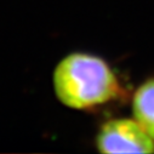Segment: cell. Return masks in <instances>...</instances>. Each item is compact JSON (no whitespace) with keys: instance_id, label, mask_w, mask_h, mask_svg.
Masks as SVG:
<instances>
[{"instance_id":"1","label":"cell","mask_w":154,"mask_h":154,"mask_svg":"<svg viewBox=\"0 0 154 154\" xmlns=\"http://www.w3.org/2000/svg\"><path fill=\"white\" fill-rule=\"evenodd\" d=\"M52 86L57 100L68 108L90 110L125 95L113 68L100 56L73 52L54 69Z\"/></svg>"},{"instance_id":"2","label":"cell","mask_w":154,"mask_h":154,"mask_svg":"<svg viewBox=\"0 0 154 154\" xmlns=\"http://www.w3.org/2000/svg\"><path fill=\"white\" fill-rule=\"evenodd\" d=\"M96 147L101 153H154V140L135 120L110 119L97 132Z\"/></svg>"},{"instance_id":"3","label":"cell","mask_w":154,"mask_h":154,"mask_svg":"<svg viewBox=\"0 0 154 154\" xmlns=\"http://www.w3.org/2000/svg\"><path fill=\"white\" fill-rule=\"evenodd\" d=\"M134 119L154 140V78L143 82L132 96Z\"/></svg>"}]
</instances>
